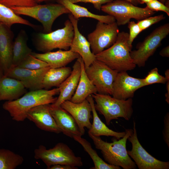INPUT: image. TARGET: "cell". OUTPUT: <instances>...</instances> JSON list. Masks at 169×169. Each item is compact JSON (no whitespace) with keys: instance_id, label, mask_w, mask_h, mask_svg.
I'll use <instances>...</instances> for the list:
<instances>
[{"instance_id":"cell-1","label":"cell","mask_w":169,"mask_h":169,"mask_svg":"<svg viewBox=\"0 0 169 169\" xmlns=\"http://www.w3.org/2000/svg\"><path fill=\"white\" fill-rule=\"evenodd\" d=\"M59 93V87L49 90L41 89L26 93L19 98L7 101L3 108L10 114L13 120L23 121L27 118L28 111L36 106L54 103L57 97L54 96Z\"/></svg>"},{"instance_id":"cell-2","label":"cell","mask_w":169,"mask_h":169,"mask_svg":"<svg viewBox=\"0 0 169 169\" xmlns=\"http://www.w3.org/2000/svg\"><path fill=\"white\" fill-rule=\"evenodd\" d=\"M133 131V129H125L124 137L119 140L114 137L112 142L105 141L100 136L88 134L95 148L100 150L106 162L124 169H135L136 165L128 155L126 149L127 141Z\"/></svg>"},{"instance_id":"cell-3","label":"cell","mask_w":169,"mask_h":169,"mask_svg":"<svg viewBox=\"0 0 169 169\" xmlns=\"http://www.w3.org/2000/svg\"><path fill=\"white\" fill-rule=\"evenodd\" d=\"M128 37L127 33L119 32L114 44L95 55L96 59L118 72L134 69L136 65L130 56L131 50L128 45Z\"/></svg>"},{"instance_id":"cell-4","label":"cell","mask_w":169,"mask_h":169,"mask_svg":"<svg viewBox=\"0 0 169 169\" xmlns=\"http://www.w3.org/2000/svg\"><path fill=\"white\" fill-rule=\"evenodd\" d=\"M96 110L104 117L106 124L109 125L111 120L124 118L126 120L131 118L133 113L132 98L125 100L117 99L109 95L96 93L91 95Z\"/></svg>"},{"instance_id":"cell-5","label":"cell","mask_w":169,"mask_h":169,"mask_svg":"<svg viewBox=\"0 0 169 169\" xmlns=\"http://www.w3.org/2000/svg\"><path fill=\"white\" fill-rule=\"evenodd\" d=\"M64 24L63 28L50 33H36L33 41L37 49L44 53L57 48L69 50L74 36V27L69 19Z\"/></svg>"},{"instance_id":"cell-6","label":"cell","mask_w":169,"mask_h":169,"mask_svg":"<svg viewBox=\"0 0 169 169\" xmlns=\"http://www.w3.org/2000/svg\"><path fill=\"white\" fill-rule=\"evenodd\" d=\"M10 8L18 15L27 16L37 20L42 24L45 33L52 31L53 23L57 18L62 14L70 13L67 8L59 3Z\"/></svg>"},{"instance_id":"cell-7","label":"cell","mask_w":169,"mask_h":169,"mask_svg":"<svg viewBox=\"0 0 169 169\" xmlns=\"http://www.w3.org/2000/svg\"><path fill=\"white\" fill-rule=\"evenodd\" d=\"M34 157L43 161L48 169L52 166L58 164L76 167L83 165L81 157L76 156L69 146L62 142L57 143L49 149L44 146H39L34 150Z\"/></svg>"},{"instance_id":"cell-8","label":"cell","mask_w":169,"mask_h":169,"mask_svg":"<svg viewBox=\"0 0 169 169\" xmlns=\"http://www.w3.org/2000/svg\"><path fill=\"white\" fill-rule=\"evenodd\" d=\"M101 10L113 16L118 26L126 24L131 18L138 21L151 16L155 13L146 7H138L125 0H114L102 5Z\"/></svg>"},{"instance_id":"cell-9","label":"cell","mask_w":169,"mask_h":169,"mask_svg":"<svg viewBox=\"0 0 169 169\" xmlns=\"http://www.w3.org/2000/svg\"><path fill=\"white\" fill-rule=\"evenodd\" d=\"M169 33V23H166L154 30L143 42L139 44L136 50L131 51L130 56L134 63L139 67H144L146 61L160 46L162 41Z\"/></svg>"},{"instance_id":"cell-10","label":"cell","mask_w":169,"mask_h":169,"mask_svg":"<svg viewBox=\"0 0 169 169\" xmlns=\"http://www.w3.org/2000/svg\"><path fill=\"white\" fill-rule=\"evenodd\" d=\"M86 73L95 87L97 93L112 95L114 82L118 72L96 59L87 68Z\"/></svg>"},{"instance_id":"cell-11","label":"cell","mask_w":169,"mask_h":169,"mask_svg":"<svg viewBox=\"0 0 169 169\" xmlns=\"http://www.w3.org/2000/svg\"><path fill=\"white\" fill-rule=\"evenodd\" d=\"M119 32L116 22L106 23L98 21L95 30L88 35L92 53L95 55L111 46Z\"/></svg>"},{"instance_id":"cell-12","label":"cell","mask_w":169,"mask_h":169,"mask_svg":"<svg viewBox=\"0 0 169 169\" xmlns=\"http://www.w3.org/2000/svg\"><path fill=\"white\" fill-rule=\"evenodd\" d=\"M132 144L131 150L127 151L129 156L134 160L139 169H169V161L156 159L142 147L138 138L136 123L134 120L133 131L128 137Z\"/></svg>"},{"instance_id":"cell-13","label":"cell","mask_w":169,"mask_h":169,"mask_svg":"<svg viewBox=\"0 0 169 169\" xmlns=\"http://www.w3.org/2000/svg\"><path fill=\"white\" fill-rule=\"evenodd\" d=\"M50 67L33 70L12 66L4 75L20 81L26 88L31 90L44 89L43 81L44 76Z\"/></svg>"},{"instance_id":"cell-14","label":"cell","mask_w":169,"mask_h":169,"mask_svg":"<svg viewBox=\"0 0 169 169\" xmlns=\"http://www.w3.org/2000/svg\"><path fill=\"white\" fill-rule=\"evenodd\" d=\"M145 86L143 79L130 76L126 71L118 72L113 86L112 95L123 100L132 98L135 92Z\"/></svg>"},{"instance_id":"cell-15","label":"cell","mask_w":169,"mask_h":169,"mask_svg":"<svg viewBox=\"0 0 169 169\" xmlns=\"http://www.w3.org/2000/svg\"><path fill=\"white\" fill-rule=\"evenodd\" d=\"M60 106L73 117L82 135L85 133V127L88 129L90 128L92 125L90 121L92 117V108L87 99L78 103L66 100Z\"/></svg>"},{"instance_id":"cell-16","label":"cell","mask_w":169,"mask_h":169,"mask_svg":"<svg viewBox=\"0 0 169 169\" xmlns=\"http://www.w3.org/2000/svg\"><path fill=\"white\" fill-rule=\"evenodd\" d=\"M69 20L73 24L74 34L69 50L79 54L83 59L85 68L90 65L96 59L95 55L91 50L90 44L86 38L80 32L78 28V20L71 13Z\"/></svg>"},{"instance_id":"cell-17","label":"cell","mask_w":169,"mask_h":169,"mask_svg":"<svg viewBox=\"0 0 169 169\" xmlns=\"http://www.w3.org/2000/svg\"><path fill=\"white\" fill-rule=\"evenodd\" d=\"M27 118L41 130L57 134L61 132L50 113L49 104L41 105L32 108L28 112Z\"/></svg>"},{"instance_id":"cell-18","label":"cell","mask_w":169,"mask_h":169,"mask_svg":"<svg viewBox=\"0 0 169 169\" xmlns=\"http://www.w3.org/2000/svg\"><path fill=\"white\" fill-rule=\"evenodd\" d=\"M13 37L11 28L0 23V69L3 75L12 65Z\"/></svg>"},{"instance_id":"cell-19","label":"cell","mask_w":169,"mask_h":169,"mask_svg":"<svg viewBox=\"0 0 169 169\" xmlns=\"http://www.w3.org/2000/svg\"><path fill=\"white\" fill-rule=\"evenodd\" d=\"M79 57L74 64L70 74L59 86V95L56 101L50 104L52 107L60 106L64 102L71 100L76 91L80 77L81 64Z\"/></svg>"},{"instance_id":"cell-20","label":"cell","mask_w":169,"mask_h":169,"mask_svg":"<svg viewBox=\"0 0 169 169\" xmlns=\"http://www.w3.org/2000/svg\"><path fill=\"white\" fill-rule=\"evenodd\" d=\"M49 110L58 127L64 135L73 138L74 136H83L74 118L61 106L54 107L49 104Z\"/></svg>"},{"instance_id":"cell-21","label":"cell","mask_w":169,"mask_h":169,"mask_svg":"<svg viewBox=\"0 0 169 169\" xmlns=\"http://www.w3.org/2000/svg\"><path fill=\"white\" fill-rule=\"evenodd\" d=\"M31 54L46 62L51 68L65 67L80 56L78 53L69 49L63 50L59 49L55 52L50 51L41 54L32 52Z\"/></svg>"},{"instance_id":"cell-22","label":"cell","mask_w":169,"mask_h":169,"mask_svg":"<svg viewBox=\"0 0 169 169\" xmlns=\"http://www.w3.org/2000/svg\"><path fill=\"white\" fill-rule=\"evenodd\" d=\"M26 88L19 80L3 75L0 79V100H16L25 93Z\"/></svg>"},{"instance_id":"cell-23","label":"cell","mask_w":169,"mask_h":169,"mask_svg":"<svg viewBox=\"0 0 169 169\" xmlns=\"http://www.w3.org/2000/svg\"><path fill=\"white\" fill-rule=\"evenodd\" d=\"M90 102L92 108L93 121L90 128L89 129L88 133L94 136H111L119 140L124 137L125 131L117 132L109 129L101 121L99 117L95 105V101L91 95L86 99Z\"/></svg>"},{"instance_id":"cell-24","label":"cell","mask_w":169,"mask_h":169,"mask_svg":"<svg viewBox=\"0 0 169 169\" xmlns=\"http://www.w3.org/2000/svg\"><path fill=\"white\" fill-rule=\"evenodd\" d=\"M81 71L79 83L76 91L70 101L78 103L86 99L90 95L97 93L96 88L86 73L83 60L79 57Z\"/></svg>"},{"instance_id":"cell-25","label":"cell","mask_w":169,"mask_h":169,"mask_svg":"<svg viewBox=\"0 0 169 169\" xmlns=\"http://www.w3.org/2000/svg\"><path fill=\"white\" fill-rule=\"evenodd\" d=\"M58 3L63 5L67 8L70 13L76 19L80 18L86 17L92 18L98 21L109 23L116 22L112 16L108 15H102L91 13L87 8L70 2L69 0H56Z\"/></svg>"},{"instance_id":"cell-26","label":"cell","mask_w":169,"mask_h":169,"mask_svg":"<svg viewBox=\"0 0 169 169\" xmlns=\"http://www.w3.org/2000/svg\"><path fill=\"white\" fill-rule=\"evenodd\" d=\"M28 39L26 33L21 30L13 42L12 66H17L32 53V49L27 45Z\"/></svg>"},{"instance_id":"cell-27","label":"cell","mask_w":169,"mask_h":169,"mask_svg":"<svg viewBox=\"0 0 169 169\" xmlns=\"http://www.w3.org/2000/svg\"><path fill=\"white\" fill-rule=\"evenodd\" d=\"M71 71V69L69 67L50 68L43 78L44 89L48 90L53 87H58L69 76Z\"/></svg>"},{"instance_id":"cell-28","label":"cell","mask_w":169,"mask_h":169,"mask_svg":"<svg viewBox=\"0 0 169 169\" xmlns=\"http://www.w3.org/2000/svg\"><path fill=\"white\" fill-rule=\"evenodd\" d=\"M82 136H74L73 138L79 143L92 159L94 167L91 169H120V166L109 164L103 160L98 155L95 150L92 147L90 143Z\"/></svg>"},{"instance_id":"cell-29","label":"cell","mask_w":169,"mask_h":169,"mask_svg":"<svg viewBox=\"0 0 169 169\" xmlns=\"http://www.w3.org/2000/svg\"><path fill=\"white\" fill-rule=\"evenodd\" d=\"M0 23L9 28L15 24H20L36 28L37 26L16 14L10 8L0 3Z\"/></svg>"},{"instance_id":"cell-30","label":"cell","mask_w":169,"mask_h":169,"mask_svg":"<svg viewBox=\"0 0 169 169\" xmlns=\"http://www.w3.org/2000/svg\"><path fill=\"white\" fill-rule=\"evenodd\" d=\"M23 161L20 155L8 149H0V169H15Z\"/></svg>"},{"instance_id":"cell-31","label":"cell","mask_w":169,"mask_h":169,"mask_svg":"<svg viewBox=\"0 0 169 169\" xmlns=\"http://www.w3.org/2000/svg\"><path fill=\"white\" fill-rule=\"evenodd\" d=\"M165 77L160 75L158 73V69L157 68L152 69L145 78L143 79L145 86L155 83H166L167 80L169 79L168 69L165 72Z\"/></svg>"},{"instance_id":"cell-32","label":"cell","mask_w":169,"mask_h":169,"mask_svg":"<svg viewBox=\"0 0 169 169\" xmlns=\"http://www.w3.org/2000/svg\"><path fill=\"white\" fill-rule=\"evenodd\" d=\"M18 67L33 70H37L49 66L46 62L33 56L28 55L17 66Z\"/></svg>"},{"instance_id":"cell-33","label":"cell","mask_w":169,"mask_h":169,"mask_svg":"<svg viewBox=\"0 0 169 169\" xmlns=\"http://www.w3.org/2000/svg\"><path fill=\"white\" fill-rule=\"evenodd\" d=\"M36 0H0V3L9 8L30 7L38 4Z\"/></svg>"},{"instance_id":"cell-34","label":"cell","mask_w":169,"mask_h":169,"mask_svg":"<svg viewBox=\"0 0 169 169\" xmlns=\"http://www.w3.org/2000/svg\"><path fill=\"white\" fill-rule=\"evenodd\" d=\"M166 17L163 14L147 17L143 19L138 21L137 23L141 30L143 31L152 25L164 19Z\"/></svg>"},{"instance_id":"cell-35","label":"cell","mask_w":169,"mask_h":169,"mask_svg":"<svg viewBox=\"0 0 169 169\" xmlns=\"http://www.w3.org/2000/svg\"><path fill=\"white\" fill-rule=\"evenodd\" d=\"M128 23V28L129 30L128 44L131 50L132 44L134 39L142 30L137 23L134 21H130Z\"/></svg>"},{"instance_id":"cell-36","label":"cell","mask_w":169,"mask_h":169,"mask_svg":"<svg viewBox=\"0 0 169 169\" xmlns=\"http://www.w3.org/2000/svg\"><path fill=\"white\" fill-rule=\"evenodd\" d=\"M146 4V7L150 10L154 12L163 11L169 16V8L158 0H152Z\"/></svg>"},{"instance_id":"cell-37","label":"cell","mask_w":169,"mask_h":169,"mask_svg":"<svg viewBox=\"0 0 169 169\" xmlns=\"http://www.w3.org/2000/svg\"><path fill=\"white\" fill-rule=\"evenodd\" d=\"M74 3L79 2L90 3L92 4L94 7L97 10H100L102 5L112 2L114 0H69Z\"/></svg>"},{"instance_id":"cell-38","label":"cell","mask_w":169,"mask_h":169,"mask_svg":"<svg viewBox=\"0 0 169 169\" xmlns=\"http://www.w3.org/2000/svg\"><path fill=\"white\" fill-rule=\"evenodd\" d=\"M164 126L162 131L163 138L169 148V113L167 112L164 117Z\"/></svg>"},{"instance_id":"cell-39","label":"cell","mask_w":169,"mask_h":169,"mask_svg":"<svg viewBox=\"0 0 169 169\" xmlns=\"http://www.w3.org/2000/svg\"><path fill=\"white\" fill-rule=\"evenodd\" d=\"M78 167L68 165H55L52 166L48 169H77Z\"/></svg>"},{"instance_id":"cell-40","label":"cell","mask_w":169,"mask_h":169,"mask_svg":"<svg viewBox=\"0 0 169 169\" xmlns=\"http://www.w3.org/2000/svg\"><path fill=\"white\" fill-rule=\"evenodd\" d=\"M160 55L163 57H169V45L164 47L159 53Z\"/></svg>"},{"instance_id":"cell-41","label":"cell","mask_w":169,"mask_h":169,"mask_svg":"<svg viewBox=\"0 0 169 169\" xmlns=\"http://www.w3.org/2000/svg\"><path fill=\"white\" fill-rule=\"evenodd\" d=\"M166 83V89L167 92L165 94V96L166 98V101L167 103L169 104V79L167 80Z\"/></svg>"},{"instance_id":"cell-42","label":"cell","mask_w":169,"mask_h":169,"mask_svg":"<svg viewBox=\"0 0 169 169\" xmlns=\"http://www.w3.org/2000/svg\"><path fill=\"white\" fill-rule=\"evenodd\" d=\"M128 1L135 6H137V5L140 4V0H125Z\"/></svg>"},{"instance_id":"cell-43","label":"cell","mask_w":169,"mask_h":169,"mask_svg":"<svg viewBox=\"0 0 169 169\" xmlns=\"http://www.w3.org/2000/svg\"><path fill=\"white\" fill-rule=\"evenodd\" d=\"M152 0H140V4H143L144 3H147L149 2H151Z\"/></svg>"},{"instance_id":"cell-44","label":"cell","mask_w":169,"mask_h":169,"mask_svg":"<svg viewBox=\"0 0 169 169\" xmlns=\"http://www.w3.org/2000/svg\"><path fill=\"white\" fill-rule=\"evenodd\" d=\"M50 0H36V3H40L42 2L50 1Z\"/></svg>"},{"instance_id":"cell-45","label":"cell","mask_w":169,"mask_h":169,"mask_svg":"<svg viewBox=\"0 0 169 169\" xmlns=\"http://www.w3.org/2000/svg\"><path fill=\"white\" fill-rule=\"evenodd\" d=\"M169 0H166L165 3V5L166 7L169 8Z\"/></svg>"},{"instance_id":"cell-46","label":"cell","mask_w":169,"mask_h":169,"mask_svg":"<svg viewBox=\"0 0 169 169\" xmlns=\"http://www.w3.org/2000/svg\"><path fill=\"white\" fill-rule=\"evenodd\" d=\"M166 0H159V1L160 2H161V3L164 4L166 2Z\"/></svg>"},{"instance_id":"cell-47","label":"cell","mask_w":169,"mask_h":169,"mask_svg":"<svg viewBox=\"0 0 169 169\" xmlns=\"http://www.w3.org/2000/svg\"><path fill=\"white\" fill-rule=\"evenodd\" d=\"M1 71L0 69V79L1 78V77H2V76H1V75H0Z\"/></svg>"}]
</instances>
